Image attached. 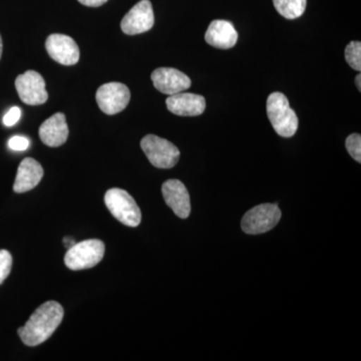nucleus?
Listing matches in <instances>:
<instances>
[{"label": "nucleus", "instance_id": "nucleus-18", "mask_svg": "<svg viewBox=\"0 0 361 361\" xmlns=\"http://www.w3.org/2000/svg\"><path fill=\"white\" fill-rule=\"evenodd\" d=\"M346 63L353 70L361 71V44L360 42H351L345 49Z\"/></svg>", "mask_w": 361, "mask_h": 361}, {"label": "nucleus", "instance_id": "nucleus-12", "mask_svg": "<svg viewBox=\"0 0 361 361\" xmlns=\"http://www.w3.org/2000/svg\"><path fill=\"white\" fill-rule=\"evenodd\" d=\"M161 193L167 205L173 212L180 218L186 219L191 213V202L186 186L179 180H168L161 186Z\"/></svg>", "mask_w": 361, "mask_h": 361}, {"label": "nucleus", "instance_id": "nucleus-22", "mask_svg": "<svg viewBox=\"0 0 361 361\" xmlns=\"http://www.w3.org/2000/svg\"><path fill=\"white\" fill-rule=\"evenodd\" d=\"M21 111L18 106H13L7 111L6 115L4 116V123L6 127H13L20 121Z\"/></svg>", "mask_w": 361, "mask_h": 361}, {"label": "nucleus", "instance_id": "nucleus-8", "mask_svg": "<svg viewBox=\"0 0 361 361\" xmlns=\"http://www.w3.org/2000/svg\"><path fill=\"white\" fill-rule=\"evenodd\" d=\"M18 96L28 106H39L49 99L44 78L37 71H27L16 80Z\"/></svg>", "mask_w": 361, "mask_h": 361}, {"label": "nucleus", "instance_id": "nucleus-17", "mask_svg": "<svg viewBox=\"0 0 361 361\" xmlns=\"http://www.w3.org/2000/svg\"><path fill=\"white\" fill-rule=\"evenodd\" d=\"M275 8L287 20L300 18L306 9L307 0H273Z\"/></svg>", "mask_w": 361, "mask_h": 361}, {"label": "nucleus", "instance_id": "nucleus-23", "mask_svg": "<svg viewBox=\"0 0 361 361\" xmlns=\"http://www.w3.org/2000/svg\"><path fill=\"white\" fill-rule=\"evenodd\" d=\"M108 0H78V2L82 4V6L90 7H99L106 4Z\"/></svg>", "mask_w": 361, "mask_h": 361}, {"label": "nucleus", "instance_id": "nucleus-24", "mask_svg": "<svg viewBox=\"0 0 361 361\" xmlns=\"http://www.w3.org/2000/svg\"><path fill=\"white\" fill-rule=\"evenodd\" d=\"M63 244H65L66 248L70 249L71 247L75 245V241L70 238V237H66V238L63 239Z\"/></svg>", "mask_w": 361, "mask_h": 361}, {"label": "nucleus", "instance_id": "nucleus-26", "mask_svg": "<svg viewBox=\"0 0 361 361\" xmlns=\"http://www.w3.org/2000/svg\"><path fill=\"white\" fill-rule=\"evenodd\" d=\"M2 47H4V45H2L1 35H0V59H1Z\"/></svg>", "mask_w": 361, "mask_h": 361}, {"label": "nucleus", "instance_id": "nucleus-10", "mask_svg": "<svg viewBox=\"0 0 361 361\" xmlns=\"http://www.w3.org/2000/svg\"><path fill=\"white\" fill-rule=\"evenodd\" d=\"M45 49L51 58L63 66H73L80 61V49L75 39L66 35H49L45 42Z\"/></svg>", "mask_w": 361, "mask_h": 361}, {"label": "nucleus", "instance_id": "nucleus-9", "mask_svg": "<svg viewBox=\"0 0 361 361\" xmlns=\"http://www.w3.org/2000/svg\"><path fill=\"white\" fill-rule=\"evenodd\" d=\"M155 23L153 6L149 0H141L123 16L121 28L126 35H135L149 32Z\"/></svg>", "mask_w": 361, "mask_h": 361}, {"label": "nucleus", "instance_id": "nucleus-15", "mask_svg": "<svg viewBox=\"0 0 361 361\" xmlns=\"http://www.w3.org/2000/svg\"><path fill=\"white\" fill-rule=\"evenodd\" d=\"M68 137V127L63 114H54L40 126V140L44 145L51 148H56L65 144Z\"/></svg>", "mask_w": 361, "mask_h": 361}, {"label": "nucleus", "instance_id": "nucleus-16", "mask_svg": "<svg viewBox=\"0 0 361 361\" xmlns=\"http://www.w3.org/2000/svg\"><path fill=\"white\" fill-rule=\"evenodd\" d=\"M44 177V169L39 161L32 158H26L21 161L18 169L13 190L16 193H25L39 184Z\"/></svg>", "mask_w": 361, "mask_h": 361}, {"label": "nucleus", "instance_id": "nucleus-4", "mask_svg": "<svg viewBox=\"0 0 361 361\" xmlns=\"http://www.w3.org/2000/svg\"><path fill=\"white\" fill-rule=\"evenodd\" d=\"M104 251L106 247L101 240H85L68 249L65 264L71 270L90 269L101 262Z\"/></svg>", "mask_w": 361, "mask_h": 361}, {"label": "nucleus", "instance_id": "nucleus-1", "mask_svg": "<svg viewBox=\"0 0 361 361\" xmlns=\"http://www.w3.org/2000/svg\"><path fill=\"white\" fill-rule=\"evenodd\" d=\"M63 306L56 301H47L30 316L28 322L18 329V336L27 346L44 343L52 336L63 322Z\"/></svg>", "mask_w": 361, "mask_h": 361}, {"label": "nucleus", "instance_id": "nucleus-5", "mask_svg": "<svg viewBox=\"0 0 361 361\" xmlns=\"http://www.w3.org/2000/svg\"><path fill=\"white\" fill-rule=\"evenodd\" d=\"M141 147L152 165L159 169H171L177 165L180 151L168 140L155 135L142 137Z\"/></svg>", "mask_w": 361, "mask_h": 361}, {"label": "nucleus", "instance_id": "nucleus-11", "mask_svg": "<svg viewBox=\"0 0 361 361\" xmlns=\"http://www.w3.org/2000/svg\"><path fill=\"white\" fill-rule=\"evenodd\" d=\"M154 87L163 94H179L191 87V80L182 71L173 68H159L151 75Z\"/></svg>", "mask_w": 361, "mask_h": 361}, {"label": "nucleus", "instance_id": "nucleus-3", "mask_svg": "<svg viewBox=\"0 0 361 361\" xmlns=\"http://www.w3.org/2000/svg\"><path fill=\"white\" fill-rule=\"evenodd\" d=\"M104 203L111 215L123 225L134 228L141 224V210L125 190L118 188L109 190L104 195Z\"/></svg>", "mask_w": 361, "mask_h": 361}, {"label": "nucleus", "instance_id": "nucleus-21", "mask_svg": "<svg viewBox=\"0 0 361 361\" xmlns=\"http://www.w3.org/2000/svg\"><path fill=\"white\" fill-rule=\"evenodd\" d=\"M8 147L13 151H25L30 147V141H28L27 137L14 135L9 140Z\"/></svg>", "mask_w": 361, "mask_h": 361}, {"label": "nucleus", "instance_id": "nucleus-7", "mask_svg": "<svg viewBox=\"0 0 361 361\" xmlns=\"http://www.w3.org/2000/svg\"><path fill=\"white\" fill-rule=\"evenodd\" d=\"M97 103L106 115H116L127 108L130 92L127 85L121 82H109L97 90Z\"/></svg>", "mask_w": 361, "mask_h": 361}, {"label": "nucleus", "instance_id": "nucleus-2", "mask_svg": "<svg viewBox=\"0 0 361 361\" xmlns=\"http://www.w3.org/2000/svg\"><path fill=\"white\" fill-rule=\"evenodd\" d=\"M267 116L275 132L283 137H291L298 130L299 121L288 99L282 92H273L267 99Z\"/></svg>", "mask_w": 361, "mask_h": 361}, {"label": "nucleus", "instance_id": "nucleus-19", "mask_svg": "<svg viewBox=\"0 0 361 361\" xmlns=\"http://www.w3.org/2000/svg\"><path fill=\"white\" fill-rule=\"evenodd\" d=\"M346 149L349 155L358 163L361 161V135L360 134H353L348 137L345 142Z\"/></svg>", "mask_w": 361, "mask_h": 361}, {"label": "nucleus", "instance_id": "nucleus-13", "mask_svg": "<svg viewBox=\"0 0 361 361\" xmlns=\"http://www.w3.org/2000/svg\"><path fill=\"white\" fill-rule=\"evenodd\" d=\"M168 110L176 116H197L206 110L205 97L190 92H179L166 99Z\"/></svg>", "mask_w": 361, "mask_h": 361}, {"label": "nucleus", "instance_id": "nucleus-20", "mask_svg": "<svg viewBox=\"0 0 361 361\" xmlns=\"http://www.w3.org/2000/svg\"><path fill=\"white\" fill-rule=\"evenodd\" d=\"M13 257L7 250H0V284L11 274Z\"/></svg>", "mask_w": 361, "mask_h": 361}, {"label": "nucleus", "instance_id": "nucleus-6", "mask_svg": "<svg viewBox=\"0 0 361 361\" xmlns=\"http://www.w3.org/2000/svg\"><path fill=\"white\" fill-rule=\"evenodd\" d=\"M281 219V211L275 204H261L244 215L242 230L247 234L257 235L270 231Z\"/></svg>", "mask_w": 361, "mask_h": 361}, {"label": "nucleus", "instance_id": "nucleus-25", "mask_svg": "<svg viewBox=\"0 0 361 361\" xmlns=\"http://www.w3.org/2000/svg\"><path fill=\"white\" fill-rule=\"evenodd\" d=\"M356 87H357L358 90H361V75H358L355 78Z\"/></svg>", "mask_w": 361, "mask_h": 361}, {"label": "nucleus", "instance_id": "nucleus-14", "mask_svg": "<svg viewBox=\"0 0 361 361\" xmlns=\"http://www.w3.org/2000/svg\"><path fill=\"white\" fill-rule=\"evenodd\" d=\"M207 44L219 49H232L238 40V32L228 20H213L205 33Z\"/></svg>", "mask_w": 361, "mask_h": 361}]
</instances>
